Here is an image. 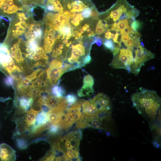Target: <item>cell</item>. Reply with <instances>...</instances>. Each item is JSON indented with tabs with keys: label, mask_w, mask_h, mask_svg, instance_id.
<instances>
[{
	"label": "cell",
	"mask_w": 161,
	"mask_h": 161,
	"mask_svg": "<svg viewBox=\"0 0 161 161\" xmlns=\"http://www.w3.org/2000/svg\"><path fill=\"white\" fill-rule=\"evenodd\" d=\"M131 38V37L129 35L126 34L121 35L120 42L124 43Z\"/></svg>",
	"instance_id": "cell-42"
},
{
	"label": "cell",
	"mask_w": 161,
	"mask_h": 161,
	"mask_svg": "<svg viewBox=\"0 0 161 161\" xmlns=\"http://www.w3.org/2000/svg\"><path fill=\"white\" fill-rule=\"evenodd\" d=\"M44 104L50 109L64 106L68 104L66 97L50 95L44 101Z\"/></svg>",
	"instance_id": "cell-16"
},
{
	"label": "cell",
	"mask_w": 161,
	"mask_h": 161,
	"mask_svg": "<svg viewBox=\"0 0 161 161\" xmlns=\"http://www.w3.org/2000/svg\"><path fill=\"white\" fill-rule=\"evenodd\" d=\"M91 57L90 54H86L85 56H84L82 60L81 64L82 67L89 64L91 61Z\"/></svg>",
	"instance_id": "cell-37"
},
{
	"label": "cell",
	"mask_w": 161,
	"mask_h": 161,
	"mask_svg": "<svg viewBox=\"0 0 161 161\" xmlns=\"http://www.w3.org/2000/svg\"><path fill=\"white\" fill-rule=\"evenodd\" d=\"M82 133L80 130L71 132L58 141L59 148L70 161H80L79 147Z\"/></svg>",
	"instance_id": "cell-2"
},
{
	"label": "cell",
	"mask_w": 161,
	"mask_h": 161,
	"mask_svg": "<svg viewBox=\"0 0 161 161\" xmlns=\"http://www.w3.org/2000/svg\"><path fill=\"white\" fill-rule=\"evenodd\" d=\"M15 151L7 145L2 143L0 145V161H14Z\"/></svg>",
	"instance_id": "cell-17"
},
{
	"label": "cell",
	"mask_w": 161,
	"mask_h": 161,
	"mask_svg": "<svg viewBox=\"0 0 161 161\" xmlns=\"http://www.w3.org/2000/svg\"><path fill=\"white\" fill-rule=\"evenodd\" d=\"M71 66L70 64L64 63L60 68L49 66L45 72L46 83L49 86L54 85L63 74L69 71Z\"/></svg>",
	"instance_id": "cell-10"
},
{
	"label": "cell",
	"mask_w": 161,
	"mask_h": 161,
	"mask_svg": "<svg viewBox=\"0 0 161 161\" xmlns=\"http://www.w3.org/2000/svg\"><path fill=\"white\" fill-rule=\"evenodd\" d=\"M103 44L106 49H109L112 52L113 51L115 45L114 42L112 39H105L103 41Z\"/></svg>",
	"instance_id": "cell-30"
},
{
	"label": "cell",
	"mask_w": 161,
	"mask_h": 161,
	"mask_svg": "<svg viewBox=\"0 0 161 161\" xmlns=\"http://www.w3.org/2000/svg\"><path fill=\"white\" fill-rule=\"evenodd\" d=\"M134 59L132 50L128 48H122L114 56L110 65L115 69H125L130 72Z\"/></svg>",
	"instance_id": "cell-6"
},
{
	"label": "cell",
	"mask_w": 161,
	"mask_h": 161,
	"mask_svg": "<svg viewBox=\"0 0 161 161\" xmlns=\"http://www.w3.org/2000/svg\"><path fill=\"white\" fill-rule=\"evenodd\" d=\"M131 26L134 30L136 31L141 29L142 24L140 21L135 20L131 23Z\"/></svg>",
	"instance_id": "cell-35"
},
{
	"label": "cell",
	"mask_w": 161,
	"mask_h": 161,
	"mask_svg": "<svg viewBox=\"0 0 161 161\" xmlns=\"http://www.w3.org/2000/svg\"><path fill=\"white\" fill-rule=\"evenodd\" d=\"M69 106L67 104L49 109L47 113L48 121L51 125H58V124Z\"/></svg>",
	"instance_id": "cell-13"
},
{
	"label": "cell",
	"mask_w": 161,
	"mask_h": 161,
	"mask_svg": "<svg viewBox=\"0 0 161 161\" xmlns=\"http://www.w3.org/2000/svg\"><path fill=\"white\" fill-rule=\"evenodd\" d=\"M93 38L94 39L95 42L98 46L100 47L101 46L102 43V39L99 35H97L95 37H93Z\"/></svg>",
	"instance_id": "cell-41"
},
{
	"label": "cell",
	"mask_w": 161,
	"mask_h": 161,
	"mask_svg": "<svg viewBox=\"0 0 161 161\" xmlns=\"http://www.w3.org/2000/svg\"><path fill=\"white\" fill-rule=\"evenodd\" d=\"M120 35V34H119V32H116V33L115 34V37L114 39L113 40V41L114 42H115L117 44H118L119 43L118 40L119 36Z\"/></svg>",
	"instance_id": "cell-43"
},
{
	"label": "cell",
	"mask_w": 161,
	"mask_h": 161,
	"mask_svg": "<svg viewBox=\"0 0 161 161\" xmlns=\"http://www.w3.org/2000/svg\"><path fill=\"white\" fill-rule=\"evenodd\" d=\"M14 60L11 57L7 45L0 44V70L3 72L5 68Z\"/></svg>",
	"instance_id": "cell-15"
},
{
	"label": "cell",
	"mask_w": 161,
	"mask_h": 161,
	"mask_svg": "<svg viewBox=\"0 0 161 161\" xmlns=\"http://www.w3.org/2000/svg\"><path fill=\"white\" fill-rule=\"evenodd\" d=\"M134 62L131 66V72L135 75L140 72L144 63L155 57L154 54L141 45L138 46L135 51Z\"/></svg>",
	"instance_id": "cell-7"
},
{
	"label": "cell",
	"mask_w": 161,
	"mask_h": 161,
	"mask_svg": "<svg viewBox=\"0 0 161 161\" xmlns=\"http://www.w3.org/2000/svg\"><path fill=\"white\" fill-rule=\"evenodd\" d=\"M111 33L110 31H107L105 34V37L107 39H110V36Z\"/></svg>",
	"instance_id": "cell-44"
},
{
	"label": "cell",
	"mask_w": 161,
	"mask_h": 161,
	"mask_svg": "<svg viewBox=\"0 0 161 161\" xmlns=\"http://www.w3.org/2000/svg\"><path fill=\"white\" fill-rule=\"evenodd\" d=\"M134 30L132 29L131 26L126 28L123 30L120 31V32L121 35H129Z\"/></svg>",
	"instance_id": "cell-40"
},
{
	"label": "cell",
	"mask_w": 161,
	"mask_h": 161,
	"mask_svg": "<svg viewBox=\"0 0 161 161\" xmlns=\"http://www.w3.org/2000/svg\"><path fill=\"white\" fill-rule=\"evenodd\" d=\"M21 97L19 100L20 107L23 110H27L31 106L34 100L25 96Z\"/></svg>",
	"instance_id": "cell-21"
},
{
	"label": "cell",
	"mask_w": 161,
	"mask_h": 161,
	"mask_svg": "<svg viewBox=\"0 0 161 161\" xmlns=\"http://www.w3.org/2000/svg\"><path fill=\"white\" fill-rule=\"evenodd\" d=\"M89 26L87 27L86 30V32L87 33H88V35L92 31L94 30H92L91 28Z\"/></svg>",
	"instance_id": "cell-45"
},
{
	"label": "cell",
	"mask_w": 161,
	"mask_h": 161,
	"mask_svg": "<svg viewBox=\"0 0 161 161\" xmlns=\"http://www.w3.org/2000/svg\"><path fill=\"white\" fill-rule=\"evenodd\" d=\"M62 42L64 44H65L66 45L69 43V41L68 39L65 38L64 39V40L62 41Z\"/></svg>",
	"instance_id": "cell-46"
},
{
	"label": "cell",
	"mask_w": 161,
	"mask_h": 161,
	"mask_svg": "<svg viewBox=\"0 0 161 161\" xmlns=\"http://www.w3.org/2000/svg\"><path fill=\"white\" fill-rule=\"evenodd\" d=\"M94 6L86 8L82 11L80 13L83 18H87L91 16L92 9Z\"/></svg>",
	"instance_id": "cell-33"
},
{
	"label": "cell",
	"mask_w": 161,
	"mask_h": 161,
	"mask_svg": "<svg viewBox=\"0 0 161 161\" xmlns=\"http://www.w3.org/2000/svg\"><path fill=\"white\" fill-rule=\"evenodd\" d=\"M17 144L18 147L21 149H25L27 147V142L21 138L17 139Z\"/></svg>",
	"instance_id": "cell-36"
},
{
	"label": "cell",
	"mask_w": 161,
	"mask_h": 161,
	"mask_svg": "<svg viewBox=\"0 0 161 161\" xmlns=\"http://www.w3.org/2000/svg\"><path fill=\"white\" fill-rule=\"evenodd\" d=\"M63 60L60 57L56 58L50 62L49 66L58 68H61L64 65Z\"/></svg>",
	"instance_id": "cell-28"
},
{
	"label": "cell",
	"mask_w": 161,
	"mask_h": 161,
	"mask_svg": "<svg viewBox=\"0 0 161 161\" xmlns=\"http://www.w3.org/2000/svg\"><path fill=\"white\" fill-rule=\"evenodd\" d=\"M83 100L77 101L66 110L60 122L57 125L61 129L67 130L80 119L81 107Z\"/></svg>",
	"instance_id": "cell-5"
},
{
	"label": "cell",
	"mask_w": 161,
	"mask_h": 161,
	"mask_svg": "<svg viewBox=\"0 0 161 161\" xmlns=\"http://www.w3.org/2000/svg\"><path fill=\"white\" fill-rule=\"evenodd\" d=\"M108 27L107 24L104 22L103 21L99 20L95 26V32L96 34L101 35L106 30Z\"/></svg>",
	"instance_id": "cell-25"
},
{
	"label": "cell",
	"mask_w": 161,
	"mask_h": 161,
	"mask_svg": "<svg viewBox=\"0 0 161 161\" xmlns=\"http://www.w3.org/2000/svg\"><path fill=\"white\" fill-rule=\"evenodd\" d=\"M108 116L89 117L82 113L80 119L76 122V126L78 129L90 127L103 129V121Z\"/></svg>",
	"instance_id": "cell-8"
},
{
	"label": "cell",
	"mask_w": 161,
	"mask_h": 161,
	"mask_svg": "<svg viewBox=\"0 0 161 161\" xmlns=\"http://www.w3.org/2000/svg\"><path fill=\"white\" fill-rule=\"evenodd\" d=\"M115 37V34L113 33H111L110 35V38L113 40L114 39Z\"/></svg>",
	"instance_id": "cell-47"
},
{
	"label": "cell",
	"mask_w": 161,
	"mask_h": 161,
	"mask_svg": "<svg viewBox=\"0 0 161 161\" xmlns=\"http://www.w3.org/2000/svg\"><path fill=\"white\" fill-rule=\"evenodd\" d=\"M83 84L89 86L93 87L94 83V79L92 76L89 74L84 76L83 79Z\"/></svg>",
	"instance_id": "cell-31"
},
{
	"label": "cell",
	"mask_w": 161,
	"mask_h": 161,
	"mask_svg": "<svg viewBox=\"0 0 161 161\" xmlns=\"http://www.w3.org/2000/svg\"><path fill=\"white\" fill-rule=\"evenodd\" d=\"M133 7H134L126 0H117L110 8L103 13V21L109 26L118 21L122 15Z\"/></svg>",
	"instance_id": "cell-4"
},
{
	"label": "cell",
	"mask_w": 161,
	"mask_h": 161,
	"mask_svg": "<svg viewBox=\"0 0 161 161\" xmlns=\"http://www.w3.org/2000/svg\"><path fill=\"white\" fill-rule=\"evenodd\" d=\"M132 22L127 19L119 20L117 21V27L119 32L130 26Z\"/></svg>",
	"instance_id": "cell-27"
},
{
	"label": "cell",
	"mask_w": 161,
	"mask_h": 161,
	"mask_svg": "<svg viewBox=\"0 0 161 161\" xmlns=\"http://www.w3.org/2000/svg\"><path fill=\"white\" fill-rule=\"evenodd\" d=\"M89 100L95 105L101 115H109L111 109V103L109 97L105 94L98 93Z\"/></svg>",
	"instance_id": "cell-12"
},
{
	"label": "cell",
	"mask_w": 161,
	"mask_h": 161,
	"mask_svg": "<svg viewBox=\"0 0 161 161\" xmlns=\"http://www.w3.org/2000/svg\"><path fill=\"white\" fill-rule=\"evenodd\" d=\"M82 66L81 63L78 62H75L71 64V66L69 71H72L76 69L80 68Z\"/></svg>",
	"instance_id": "cell-39"
},
{
	"label": "cell",
	"mask_w": 161,
	"mask_h": 161,
	"mask_svg": "<svg viewBox=\"0 0 161 161\" xmlns=\"http://www.w3.org/2000/svg\"><path fill=\"white\" fill-rule=\"evenodd\" d=\"M94 92L93 87H90L83 84L81 88L77 92L79 97L90 96Z\"/></svg>",
	"instance_id": "cell-23"
},
{
	"label": "cell",
	"mask_w": 161,
	"mask_h": 161,
	"mask_svg": "<svg viewBox=\"0 0 161 161\" xmlns=\"http://www.w3.org/2000/svg\"><path fill=\"white\" fill-rule=\"evenodd\" d=\"M124 43L127 48L132 50L141 45L140 38H131Z\"/></svg>",
	"instance_id": "cell-24"
},
{
	"label": "cell",
	"mask_w": 161,
	"mask_h": 161,
	"mask_svg": "<svg viewBox=\"0 0 161 161\" xmlns=\"http://www.w3.org/2000/svg\"><path fill=\"white\" fill-rule=\"evenodd\" d=\"M69 106H71L77 101V97L73 94H69L65 97Z\"/></svg>",
	"instance_id": "cell-32"
},
{
	"label": "cell",
	"mask_w": 161,
	"mask_h": 161,
	"mask_svg": "<svg viewBox=\"0 0 161 161\" xmlns=\"http://www.w3.org/2000/svg\"><path fill=\"white\" fill-rule=\"evenodd\" d=\"M71 57L67 59L70 64L77 61L81 62L82 60L85 55L86 50L83 45L81 41L75 45H72L71 46Z\"/></svg>",
	"instance_id": "cell-14"
},
{
	"label": "cell",
	"mask_w": 161,
	"mask_h": 161,
	"mask_svg": "<svg viewBox=\"0 0 161 161\" xmlns=\"http://www.w3.org/2000/svg\"><path fill=\"white\" fill-rule=\"evenodd\" d=\"M44 22L34 21L32 18L24 34L26 40H36L41 41L43 35Z\"/></svg>",
	"instance_id": "cell-11"
},
{
	"label": "cell",
	"mask_w": 161,
	"mask_h": 161,
	"mask_svg": "<svg viewBox=\"0 0 161 161\" xmlns=\"http://www.w3.org/2000/svg\"><path fill=\"white\" fill-rule=\"evenodd\" d=\"M51 92L54 96L57 97H63L65 95V91L63 87L61 86L54 85L52 86Z\"/></svg>",
	"instance_id": "cell-26"
},
{
	"label": "cell",
	"mask_w": 161,
	"mask_h": 161,
	"mask_svg": "<svg viewBox=\"0 0 161 161\" xmlns=\"http://www.w3.org/2000/svg\"><path fill=\"white\" fill-rule=\"evenodd\" d=\"M82 106L83 113L87 116H104L101 115L95 105L90 100L83 101Z\"/></svg>",
	"instance_id": "cell-18"
},
{
	"label": "cell",
	"mask_w": 161,
	"mask_h": 161,
	"mask_svg": "<svg viewBox=\"0 0 161 161\" xmlns=\"http://www.w3.org/2000/svg\"><path fill=\"white\" fill-rule=\"evenodd\" d=\"M11 21L5 41L19 38L24 34L31 20V18L26 12H18L14 14Z\"/></svg>",
	"instance_id": "cell-3"
},
{
	"label": "cell",
	"mask_w": 161,
	"mask_h": 161,
	"mask_svg": "<svg viewBox=\"0 0 161 161\" xmlns=\"http://www.w3.org/2000/svg\"><path fill=\"white\" fill-rule=\"evenodd\" d=\"M22 4L25 11L35 6L44 7L46 0H18Z\"/></svg>",
	"instance_id": "cell-19"
},
{
	"label": "cell",
	"mask_w": 161,
	"mask_h": 161,
	"mask_svg": "<svg viewBox=\"0 0 161 161\" xmlns=\"http://www.w3.org/2000/svg\"><path fill=\"white\" fill-rule=\"evenodd\" d=\"M71 20V24L76 27L79 25L81 21L83 19L81 13L75 14Z\"/></svg>",
	"instance_id": "cell-29"
},
{
	"label": "cell",
	"mask_w": 161,
	"mask_h": 161,
	"mask_svg": "<svg viewBox=\"0 0 161 161\" xmlns=\"http://www.w3.org/2000/svg\"><path fill=\"white\" fill-rule=\"evenodd\" d=\"M45 70H44L40 73L36 78L32 81L29 87L30 88H40L44 83V78Z\"/></svg>",
	"instance_id": "cell-20"
},
{
	"label": "cell",
	"mask_w": 161,
	"mask_h": 161,
	"mask_svg": "<svg viewBox=\"0 0 161 161\" xmlns=\"http://www.w3.org/2000/svg\"><path fill=\"white\" fill-rule=\"evenodd\" d=\"M49 129V134L54 135L57 133L61 129L57 125H51Z\"/></svg>",
	"instance_id": "cell-38"
},
{
	"label": "cell",
	"mask_w": 161,
	"mask_h": 161,
	"mask_svg": "<svg viewBox=\"0 0 161 161\" xmlns=\"http://www.w3.org/2000/svg\"><path fill=\"white\" fill-rule=\"evenodd\" d=\"M24 57L32 69L39 66H46L49 59L43 47L41 46L38 47L33 53L26 55Z\"/></svg>",
	"instance_id": "cell-9"
},
{
	"label": "cell",
	"mask_w": 161,
	"mask_h": 161,
	"mask_svg": "<svg viewBox=\"0 0 161 161\" xmlns=\"http://www.w3.org/2000/svg\"><path fill=\"white\" fill-rule=\"evenodd\" d=\"M4 82L6 85L8 86H12L14 88L15 80L14 77L13 76H7V77L4 80Z\"/></svg>",
	"instance_id": "cell-34"
},
{
	"label": "cell",
	"mask_w": 161,
	"mask_h": 161,
	"mask_svg": "<svg viewBox=\"0 0 161 161\" xmlns=\"http://www.w3.org/2000/svg\"><path fill=\"white\" fill-rule=\"evenodd\" d=\"M140 91L133 94L131 100L139 114L148 121H154L157 115L161 99L154 90L140 88Z\"/></svg>",
	"instance_id": "cell-1"
},
{
	"label": "cell",
	"mask_w": 161,
	"mask_h": 161,
	"mask_svg": "<svg viewBox=\"0 0 161 161\" xmlns=\"http://www.w3.org/2000/svg\"><path fill=\"white\" fill-rule=\"evenodd\" d=\"M39 112L32 108L28 111L25 120L28 126H29L35 124L36 116Z\"/></svg>",
	"instance_id": "cell-22"
}]
</instances>
